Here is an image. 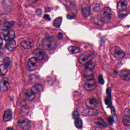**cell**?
Wrapping results in <instances>:
<instances>
[{
    "instance_id": "cell-35",
    "label": "cell",
    "mask_w": 130,
    "mask_h": 130,
    "mask_svg": "<svg viewBox=\"0 0 130 130\" xmlns=\"http://www.w3.org/2000/svg\"><path fill=\"white\" fill-rule=\"evenodd\" d=\"M43 18H45V19L48 20H50V17L49 15H45Z\"/></svg>"
},
{
    "instance_id": "cell-8",
    "label": "cell",
    "mask_w": 130,
    "mask_h": 130,
    "mask_svg": "<svg viewBox=\"0 0 130 130\" xmlns=\"http://www.w3.org/2000/svg\"><path fill=\"white\" fill-rule=\"evenodd\" d=\"M33 55L37 60H41L43 59L45 56L44 51L40 49H37L33 52Z\"/></svg>"
},
{
    "instance_id": "cell-26",
    "label": "cell",
    "mask_w": 130,
    "mask_h": 130,
    "mask_svg": "<svg viewBox=\"0 0 130 130\" xmlns=\"http://www.w3.org/2000/svg\"><path fill=\"white\" fill-rule=\"evenodd\" d=\"M29 111V107L27 106H24L22 107L20 113L22 115H25Z\"/></svg>"
},
{
    "instance_id": "cell-28",
    "label": "cell",
    "mask_w": 130,
    "mask_h": 130,
    "mask_svg": "<svg viewBox=\"0 0 130 130\" xmlns=\"http://www.w3.org/2000/svg\"><path fill=\"white\" fill-rule=\"evenodd\" d=\"M82 12L86 17H87L90 15V10L88 8H84L82 9Z\"/></svg>"
},
{
    "instance_id": "cell-30",
    "label": "cell",
    "mask_w": 130,
    "mask_h": 130,
    "mask_svg": "<svg viewBox=\"0 0 130 130\" xmlns=\"http://www.w3.org/2000/svg\"><path fill=\"white\" fill-rule=\"evenodd\" d=\"M73 117V118L75 119H77V118H78L79 117V113L78 111L77 110H75L73 111V113L72 114Z\"/></svg>"
},
{
    "instance_id": "cell-31",
    "label": "cell",
    "mask_w": 130,
    "mask_h": 130,
    "mask_svg": "<svg viewBox=\"0 0 130 130\" xmlns=\"http://www.w3.org/2000/svg\"><path fill=\"white\" fill-rule=\"evenodd\" d=\"M98 80L100 84H104V81L103 77L102 76H99Z\"/></svg>"
},
{
    "instance_id": "cell-32",
    "label": "cell",
    "mask_w": 130,
    "mask_h": 130,
    "mask_svg": "<svg viewBox=\"0 0 130 130\" xmlns=\"http://www.w3.org/2000/svg\"><path fill=\"white\" fill-rule=\"evenodd\" d=\"M111 112H112V114L113 115L115 121H117V117L116 115V113H115V110L114 108H113V109H112V108L111 109Z\"/></svg>"
},
{
    "instance_id": "cell-25",
    "label": "cell",
    "mask_w": 130,
    "mask_h": 130,
    "mask_svg": "<svg viewBox=\"0 0 130 130\" xmlns=\"http://www.w3.org/2000/svg\"><path fill=\"white\" fill-rule=\"evenodd\" d=\"M100 6L98 4H93L91 7V10L93 12H98L100 11Z\"/></svg>"
},
{
    "instance_id": "cell-36",
    "label": "cell",
    "mask_w": 130,
    "mask_h": 130,
    "mask_svg": "<svg viewBox=\"0 0 130 130\" xmlns=\"http://www.w3.org/2000/svg\"><path fill=\"white\" fill-rule=\"evenodd\" d=\"M27 1L30 3L34 4V3H35L37 2L38 0H27Z\"/></svg>"
},
{
    "instance_id": "cell-38",
    "label": "cell",
    "mask_w": 130,
    "mask_h": 130,
    "mask_svg": "<svg viewBox=\"0 0 130 130\" xmlns=\"http://www.w3.org/2000/svg\"><path fill=\"white\" fill-rule=\"evenodd\" d=\"M50 11V8H49L46 7L45 8V11L46 12H48Z\"/></svg>"
},
{
    "instance_id": "cell-12",
    "label": "cell",
    "mask_w": 130,
    "mask_h": 130,
    "mask_svg": "<svg viewBox=\"0 0 130 130\" xmlns=\"http://www.w3.org/2000/svg\"><path fill=\"white\" fill-rule=\"evenodd\" d=\"M120 77L123 80L128 81L130 80V71L127 69L121 70L119 73Z\"/></svg>"
},
{
    "instance_id": "cell-27",
    "label": "cell",
    "mask_w": 130,
    "mask_h": 130,
    "mask_svg": "<svg viewBox=\"0 0 130 130\" xmlns=\"http://www.w3.org/2000/svg\"><path fill=\"white\" fill-rule=\"evenodd\" d=\"M15 23L14 21H10V22H6L4 24L5 27L8 29L12 27L14 25Z\"/></svg>"
},
{
    "instance_id": "cell-29",
    "label": "cell",
    "mask_w": 130,
    "mask_h": 130,
    "mask_svg": "<svg viewBox=\"0 0 130 130\" xmlns=\"http://www.w3.org/2000/svg\"><path fill=\"white\" fill-rule=\"evenodd\" d=\"M127 117V116H126ZM123 122L124 125L127 126L130 125V117H127L124 118L123 120Z\"/></svg>"
},
{
    "instance_id": "cell-17",
    "label": "cell",
    "mask_w": 130,
    "mask_h": 130,
    "mask_svg": "<svg viewBox=\"0 0 130 130\" xmlns=\"http://www.w3.org/2000/svg\"><path fill=\"white\" fill-rule=\"evenodd\" d=\"M12 113L10 110H8L5 111L3 117V120L5 122L10 121L11 120Z\"/></svg>"
},
{
    "instance_id": "cell-23",
    "label": "cell",
    "mask_w": 130,
    "mask_h": 130,
    "mask_svg": "<svg viewBox=\"0 0 130 130\" xmlns=\"http://www.w3.org/2000/svg\"><path fill=\"white\" fill-rule=\"evenodd\" d=\"M62 19L61 17H58L56 18L53 22V25L55 27L59 28L60 27L61 24Z\"/></svg>"
},
{
    "instance_id": "cell-22",
    "label": "cell",
    "mask_w": 130,
    "mask_h": 130,
    "mask_svg": "<svg viewBox=\"0 0 130 130\" xmlns=\"http://www.w3.org/2000/svg\"><path fill=\"white\" fill-rule=\"evenodd\" d=\"M36 97V95L35 93L32 92H27L26 94V98L29 100H34Z\"/></svg>"
},
{
    "instance_id": "cell-18",
    "label": "cell",
    "mask_w": 130,
    "mask_h": 130,
    "mask_svg": "<svg viewBox=\"0 0 130 130\" xmlns=\"http://www.w3.org/2000/svg\"><path fill=\"white\" fill-rule=\"evenodd\" d=\"M94 122L97 125L102 127H106L107 126V124L101 118H96L94 120Z\"/></svg>"
},
{
    "instance_id": "cell-7",
    "label": "cell",
    "mask_w": 130,
    "mask_h": 130,
    "mask_svg": "<svg viewBox=\"0 0 130 130\" xmlns=\"http://www.w3.org/2000/svg\"><path fill=\"white\" fill-rule=\"evenodd\" d=\"M86 105L88 108L92 110L96 109L98 106V102L94 98H89L86 100Z\"/></svg>"
},
{
    "instance_id": "cell-1",
    "label": "cell",
    "mask_w": 130,
    "mask_h": 130,
    "mask_svg": "<svg viewBox=\"0 0 130 130\" xmlns=\"http://www.w3.org/2000/svg\"><path fill=\"white\" fill-rule=\"evenodd\" d=\"M43 48L47 50H50L56 48L57 46L56 42L50 38H45L42 42Z\"/></svg>"
},
{
    "instance_id": "cell-6",
    "label": "cell",
    "mask_w": 130,
    "mask_h": 130,
    "mask_svg": "<svg viewBox=\"0 0 130 130\" xmlns=\"http://www.w3.org/2000/svg\"><path fill=\"white\" fill-rule=\"evenodd\" d=\"M18 124L19 127L23 129H29L30 127L29 121L26 118L20 119L18 122Z\"/></svg>"
},
{
    "instance_id": "cell-10",
    "label": "cell",
    "mask_w": 130,
    "mask_h": 130,
    "mask_svg": "<svg viewBox=\"0 0 130 130\" xmlns=\"http://www.w3.org/2000/svg\"><path fill=\"white\" fill-rule=\"evenodd\" d=\"M91 55L90 53H86L80 56L79 59V61L81 64L85 65L89 61H91L89 60L91 58Z\"/></svg>"
},
{
    "instance_id": "cell-15",
    "label": "cell",
    "mask_w": 130,
    "mask_h": 130,
    "mask_svg": "<svg viewBox=\"0 0 130 130\" xmlns=\"http://www.w3.org/2000/svg\"><path fill=\"white\" fill-rule=\"evenodd\" d=\"M95 68V65L91 61H89L85 64V69L86 71L90 72L92 71Z\"/></svg>"
},
{
    "instance_id": "cell-14",
    "label": "cell",
    "mask_w": 130,
    "mask_h": 130,
    "mask_svg": "<svg viewBox=\"0 0 130 130\" xmlns=\"http://www.w3.org/2000/svg\"><path fill=\"white\" fill-rule=\"evenodd\" d=\"M10 84L7 81L2 80L0 82V90L3 92H6L10 88Z\"/></svg>"
},
{
    "instance_id": "cell-2",
    "label": "cell",
    "mask_w": 130,
    "mask_h": 130,
    "mask_svg": "<svg viewBox=\"0 0 130 130\" xmlns=\"http://www.w3.org/2000/svg\"><path fill=\"white\" fill-rule=\"evenodd\" d=\"M111 10L107 7L103 8L101 12V18L103 22H108L111 19Z\"/></svg>"
},
{
    "instance_id": "cell-20",
    "label": "cell",
    "mask_w": 130,
    "mask_h": 130,
    "mask_svg": "<svg viewBox=\"0 0 130 130\" xmlns=\"http://www.w3.org/2000/svg\"><path fill=\"white\" fill-rule=\"evenodd\" d=\"M68 50L71 54H76L79 53L80 52V50L79 47L76 46H71L68 47Z\"/></svg>"
},
{
    "instance_id": "cell-11",
    "label": "cell",
    "mask_w": 130,
    "mask_h": 130,
    "mask_svg": "<svg viewBox=\"0 0 130 130\" xmlns=\"http://www.w3.org/2000/svg\"><path fill=\"white\" fill-rule=\"evenodd\" d=\"M33 45V40L32 39H30L23 40L21 43V46L26 49H29L32 48Z\"/></svg>"
},
{
    "instance_id": "cell-9",
    "label": "cell",
    "mask_w": 130,
    "mask_h": 130,
    "mask_svg": "<svg viewBox=\"0 0 130 130\" xmlns=\"http://www.w3.org/2000/svg\"><path fill=\"white\" fill-rule=\"evenodd\" d=\"M37 64V60L36 57H32L29 60L27 67L30 71H33L36 68Z\"/></svg>"
},
{
    "instance_id": "cell-37",
    "label": "cell",
    "mask_w": 130,
    "mask_h": 130,
    "mask_svg": "<svg viewBox=\"0 0 130 130\" xmlns=\"http://www.w3.org/2000/svg\"><path fill=\"white\" fill-rule=\"evenodd\" d=\"M3 45V41L2 39L0 38V48L2 47Z\"/></svg>"
},
{
    "instance_id": "cell-16",
    "label": "cell",
    "mask_w": 130,
    "mask_h": 130,
    "mask_svg": "<svg viewBox=\"0 0 130 130\" xmlns=\"http://www.w3.org/2000/svg\"><path fill=\"white\" fill-rule=\"evenodd\" d=\"M16 45V41L13 39L9 40V42L6 45V48L8 51H12L15 49Z\"/></svg>"
},
{
    "instance_id": "cell-24",
    "label": "cell",
    "mask_w": 130,
    "mask_h": 130,
    "mask_svg": "<svg viewBox=\"0 0 130 130\" xmlns=\"http://www.w3.org/2000/svg\"><path fill=\"white\" fill-rule=\"evenodd\" d=\"M75 125L76 128L78 129H81L83 126V123L82 120L80 118H79L75 119Z\"/></svg>"
},
{
    "instance_id": "cell-19",
    "label": "cell",
    "mask_w": 130,
    "mask_h": 130,
    "mask_svg": "<svg viewBox=\"0 0 130 130\" xmlns=\"http://www.w3.org/2000/svg\"><path fill=\"white\" fill-rule=\"evenodd\" d=\"M43 87L40 84H37L33 86L31 89V91L35 94L41 92L43 90Z\"/></svg>"
},
{
    "instance_id": "cell-13",
    "label": "cell",
    "mask_w": 130,
    "mask_h": 130,
    "mask_svg": "<svg viewBox=\"0 0 130 130\" xmlns=\"http://www.w3.org/2000/svg\"><path fill=\"white\" fill-rule=\"evenodd\" d=\"M127 5V2L126 0H121L118 4V10L119 11H126Z\"/></svg>"
},
{
    "instance_id": "cell-4",
    "label": "cell",
    "mask_w": 130,
    "mask_h": 130,
    "mask_svg": "<svg viewBox=\"0 0 130 130\" xmlns=\"http://www.w3.org/2000/svg\"><path fill=\"white\" fill-rule=\"evenodd\" d=\"M2 38L5 40H10L13 39L15 37V34L13 31L8 30H3L1 33Z\"/></svg>"
},
{
    "instance_id": "cell-5",
    "label": "cell",
    "mask_w": 130,
    "mask_h": 130,
    "mask_svg": "<svg viewBox=\"0 0 130 130\" xmlns=\"http://www.w3.org/2000/svg\"><path fill=\"white\" fill-rule=\"evenodd\" d=\"M97 86V82L93 79H89L86 82L84 89L88 91H92L95 89Z\"/></svg>"
},
{
    "instance_id": "cell-21",
    "label": "cell",
    "mask_w": 130,
    "mask_h": 130,
    "mask_svg": "<svg viewBox=\"0 0 130 130\" xmlns=\"http://www.w3.org/2000/svg\"><path fill=\"white\" fill-rule=\"evenodd\" d=\"M8 67L5 64L0 65V75L4 76L7 74Z\"/></svg>"
},
{
    "instance_id": "cell-33",
    "label": "cell",
    "mask_w": 130,
    "mask_h": 130,
    "mask_svg": "<svg viewBox=\"0 0 130 130\" xmlns=\"http://www.w3.org/2000/svg\"><path fill=\"white\" fill-rule=\"evenodd\" d=\"M124 114L127 117H130V109L126 108L124 110Z\"/></svg>"
},
{
    "instance_id": "cell-34",
    "label": "cell",
    "mask_w": 130,
    "mask_h": 130,
    "mask_svg": "<svg viewBox=\"0 0 130 130\" xmlns=\"http://www.w3.org/2000/svg\"><path fill=\"white\" fill-rule=\"evenodd\" d=\"M36 14L38 17H40L42 15V10L41 9H38L36 11Z\"/></svg>"
},
{
    "instance_id": "cell-3",
    "label": "cell",
    "mask_w": 130,
    "mask_h": 130,
    "mask_svg": "<svg viewBox=\"0 0 130 130\" xmlns=\"http://www.w3.org/2000/svg\"><path fill=\"white\" fill-rule=\"evenodd\" d=\"M111 53L116 59H121L125 56V53L120 47L118 46L114 47L111 50Z\"/></svg>"
}]
</instances>
